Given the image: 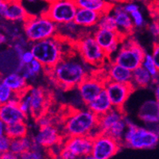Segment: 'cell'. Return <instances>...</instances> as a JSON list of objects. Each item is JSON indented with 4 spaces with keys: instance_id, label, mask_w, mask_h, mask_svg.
Here are the masks:
<instances>
[{
    "instance_id": "7bdbcfd3",
    "label": "cell",
    "mask_w": 159,
    "mask_h": 159,
    "mask_svg": "<svg viewBox=\"0 0 159 159\" xmlns=\"http://www.w3.org/2000/svg\"><path fill=\"white\" fill-rule=\"evenodd\" d=\"M148 30L152 35L155 38H159V22H153L148 26Z\"/></svg>"
},
{
    "instance_id": "ac0fdd59",
    "label": "cell",
    "mask_w": 159,
    "mask_h": 159,
    "mask_svg": "<svg viewBox=\"0 0 159 159\" xmlns=\"http://www.w3.org/2000/svg\"><path fill=\"white\" fill-rule=\"evenodd\" d=\"M107 79L115 82L130 84L132 79V71L122 65L111 61L106 66Z\"/></svg>"
},
{
    "instance_id": "44dd1931",
    "label": "cell",
    "mask_w": 159,
    "mask_h": 159,
    "mask_svg": "<svg viewBox=\"0 0 159 159\" xmlns=\"http://www.w3.org/2000/svg\"><path fill=\"white\" fill-rule=\"evenodd\" d=\"M101 14L91 10L78 8L73 22L84 29L96 27Z\"/></svg>"
},
{
    "instance_id": "6f0895ef",
    "label": "cell",
    "mask_w": 159,
    "mask_h": 159,
    "mask_svg": "<svg viewBox=\"0 0 159 159\" xmlns=\"http://www.w3.org/2000/svg\"><path fill=\"white\" fill-rule=\"evenodd\" d=\"M0 159H3V158H2V157H1V156H0Z\"/></svg>"
},
{
    "instance_id": "3957f363",
    "label": "cell",
    "mask_w": 159,
    "mask_h": 159,
    "mask_svg": "<svg viewBox=\"0 0 159 159\" xmlns=\"http://www.w3.org/2000/svg\"><path fill=\"white\" fill-rule=\"evenodd\" d=\"M66 40L57 35L56 37L34 42L31 45L30 49L34 58L43 65L45 70L53 68L65 57V45Z\"/></svg>"
},
{
    "instance_id": "d6a6232c",
    "label": "cell",
    "mask_w": 159,
    "mask_h": 159,
    "mask_svg": "<svg viewBox=\"0 0 159 159\" xmlns=\"http://www.w3.org/2000/svg\"><path fill=\"white\" fill-rule=\"evenodd\" d=\"M142 66L145 69H147L148 72L152 76L154 80V84L159 79V71L152 57V55L150 53H146L145 57L142 63Z\"/></svg>"
},
{
    "instance_id": "7c38bea8",
    "label": "cell",
    "mask_w": 159,
    "mask_h": 159,
    "mask_svg": "<svg viewBox=\"0 0 159 159\" xmlns=\"http://www.w3.org/2000/svg\"><path fill=\"white\" fill-rule=\"evenodd\" d=\"M105 80L89 74L77 87L79 96L84 104L87 105L104 90Z\"/></svg>"
},
{
    "instance_id": "8992f818",
    "label": "cell",
    "mask_w": 159,
    "mask_h": 159,
    "mask_svg": "<svg viewBox=\"0 0 159 159\" xmlns=\"http://www.w3.org/2000/svg\"><path fill=\"white\" fill-rule=\"evenodd\" d=\"M159 142L157 132L138 127L127 119V128L123 139V145L134 150H150L157 147Z\"/></svg>"
},
{
    "instance_id": "4316f807",
    "label": "cell",
    "mask_w": 159,
    "mask_h": 159,
    "mask_svg": "<svg viewBox=\"0 0 159 159\" xmlns=\"http://www.w3.org/2000/svg\"><path fill=\"white\" fill-rule=\"evenodd\" d=\"M42 72H45V68L39 61L34 59L30 65L22 66L19 72L28 82L34 80Z\"/></svg>"
},
{
    "instance_id": "d590c367",
    "label": "cell",
    "mask_w": 159,
    "mask_h": 159,
    "mask_svg": "<svg viewBox=\"0 0 159 159\" xmlns=\"http://www.w3.org/2000/svg\"><path fill=\"white\" fill-rule=\"evenodd\" d=\"M42 149H31L25 151V153L20 155L21 159H46L45 156L42 153Z\"/></svg>"
},
{
    "instance_id": "8fae6325",
    "label": "cell",
    "mask_w": 159,
    "mask_h": 159,
    "mask_svg": "<svg viewBox=\"0 0 159 159\" xmlns=\"http://www.w3.org/2000/svg\"><path fill=\"white\" fill-rule=\"evenodd\" d=\"M104 90L108 95L113 107L123 109L125 103L134 90V88L131 83H119L106 79L104 82Z\"/></svg>"
},
{
    "instance_id": "7402d4cb",
    "label": "cell",
    "mask_w": 159,
    "mask_h": 159,
    "mask_svg": "<svg viewBox=\"0 0 159 159\" xmlns=\"http://www.w3.org/2000/svg\"><path fill=\"white\" fill-rule=\"evenodd\" d=\"M30 16V13L19 0L9 2L4 18L11 22H24Z\"/></svg>"
},
{
    "instance_id": "4dcf8cb0",
    "label": "cell",
    "mask_w": 159,
    "mask_h": 159,
    "mask_svg": "<svg viewBox=\"0 0 159 159\" xmlns=\"http://www.w3.org/2000/svg\"><path fill=\"white\" fill-rule=\"evenodd\" d=\"M127 128V118L124 117L119 121L115 123L108 130V131L106 134H109L112 138L116 139V140L119 141L120 143L123 142V136L125 134V132ZM123 144V143H122Z\"/></svg>"
},
{
    "instance_id": "2e32d148",
    "label": "cell",
    "mask_w": 159,
    "mask_h": 159,
    "mask_svg": "<svg viewBox=\"0 0 159 159\" xmlns=\"http://www.w3.org/2000/svg\"><path fill=\"white\" fill-rule=\"evenodd\" d=\"M20 97L15 98L11 101L0 105V119L6 125L19 121H25L28 116L23 113L19 107Z\"/></svg>"
},
{
    "instance_id": "f546056e",
    "label": "cell",
    "mask_w": 159,
    "mask_h": 159,
    "mask_svg": "<svg viewBox=\"0 0 159 159\" xmlns=\"http://www.w3.org/2000/svg\"><path fill=\"white\" fill-rule=\"evenodd\" d=\"M33 143V138L28 137V135L20 139H11L10 151L19 156L22 155L25 151L31 150Z\"/></svg>"
},
{
    "instance_id": "816d5d0a",
    "label": "cell",
    "mask_w": 159,
    "mask_h": 159,
    "mask_svg": "<svg viewBox=\"0 0 159 159\" xmlns=\"http://www.w3.org/2000/svg\"><path fill=\"white\" fill-rule=\"evenodd\" d=\"M6 42H7V37H6V35L0 34V46L3 43H5Z\"/></svg>"
},
{
    "instance_id": "6da1fadb",
    "label": "cell",
    "mask_w": 159,
    "mask_h": 159,
    "mask_svg": "<svg viewBox=\"0 0 159 159\" xmlns=\"http://www.w3.org/2000/svg\"><path fill=\"white\" fill-rule=\"evenodd\" d=\"M87 64L74 54L65 57L54 67L45 70L49 80L64 90L77 89L89 75Z\"/></svg>"
},
{
    "instance_id": "1f68e13d",
    "label": "cell",
    "mask_w": 159,
    "mask_h": 159,
    "mask_svg": "<svg viewBox=\"0 0 159 159\" xmlns=\"http://www.w3.org/2000/svg\"><path fill=\"white\" fill-rule=\"evenodd\" d=\"M96 27L110 30H117L116 19L111 11L101 15Z\"/></svg>"
},
{
    "instance_id": "30bf717a",
    "label": "cell",
    "mask_w": 159,
    "mask_h": 159,
    "mask_svg": "<svg viewBox=\"0 0 159 159\" xmlns=\"http://www.w3.org/2000/svg\"><path fill=\"white\" fill-rule=\"evenodd\" d=\"M92 35L110 59L111 56L117 52L122 42L126 38L117 30H110L97 27Z\"/></svg>"
},
{
    "instance_id": "681fc988",
    "label": "cell",
    "mask_w": 159,
    "mask_h": 159,
    "mask_svg": "<svg viewBox=\"0 0 159 159\" xmlns=\"http://www.w3.org/2000/svg\"><path fill=\"white\" fill-rule=\"evenodd\" d=\"M107 2H110L112 5H116V4H122L123 2H127L128 0H107Z\"/></svg>"
},
{
    "instance_id": "603a6c76",
    "label": "cell",
    "mask_w": 159,
    "mask_h": 159,
    "mask_svg": "<svg viewBox=\"0 0 159 159\" xmlns=\"http://www.w3.org/2000/svg\"><path fill=\"white\" fill-rule=\"evenodd\" d=\"M124 117L125 114L123 109L113 107L106 114L99 116L98 121V128L101 133H107L115 123Z\"/></svg>"
},
{
    "instance_id": "484cf974",
    "label": "cell",
    "mask_w": 159,
    "mask_h": 159,
    "mask_svg": "<svg viewBox=\"0 0 159 159\" xmlns=\"http://www.w3.org/2000/svg\"><path fill=\"white\" fill-rule=\"evenodd\" d=\"M153 84H154V80L152 76L142 65L132 71L131 84L134 86V89L147 88Z\"/></svg>"
},
{
    "instance_id": "d6986e66",
    "label": "cell",
    "mask_w": 159,
    "mask_h": 159,
    "mask_svg": "<svg viewBox=\"0 0 159 159\" xmlns=\"http://www.w3.org/2000/svg\"><path fill=\"white\" fill-rule=\"evenodd\" d=\"M2 81L19 96L28 92L30 88L29 82L19 72H13L8 73L4 77H2Z\"/></svg>"
},
{
    "instance_id": "7dc6e473",
    "label": "cell",
    "mask_w": 159,
    "mask_h": 159,
    "mask_svg": "<svg viewBox=\"0 0 159 159\" xmlns=\"http://www.w3.org/2000/svg\"><path fill=\"white\" fill-rule=\"evenodd\" d=\"M6 127H7V125L0 119V137L6 134Z\"/></svg>"
},
{
    "instance_id": "ba28073f",
    "label": "cell",
    "mask_w": 159,
    "mask_h": 159,
    "mask_svg": "<svg viewBox=\"0 0 159 159\" xmlns=\"http://www.w3.org/2000/svg\"><path fill=\"white\" fill-rule=\"evenodd\" d=\"M77 9L74 0H51L42 14L57 25H62L74 21Z\"/></svg>"
},
{
    "instance_id": "83f0119b",
    "label": "cell",
    "mask_w": 159,
    "mask_h": 159,
    "mask_svg": "<svg viewBox=\"0 0 159 159\" xmlns=\"http://www.w3.org/2000/svg\"><path fill=\"white\" fill-rule=\"evenodd\" d=\"M81 29H84V28L76 25L74 22L62 24V25H58L57 36L61 37L65 39H67L70 42H72V37L77 35L80 38L84 34H82Z\"/></svg>"
},
{
    "instance_id": "836d02e7",
    "label": "cell",
    "mask_w": 159,
    "mask_h": 159,
    "mask_svg": "<svg viewBox=\"0 0 159 159\" xmlns=\"http://www.w3.org/2000/svg\"><path fill=\"white\" fill-rule=\"evenodd\" d=\"M18 97L20 96L13 92L3 82L0 81V105L8 103Z\"/></svg>"
},
{
    "instance_id": "9c48e42d",
    "label": "cell",
    "mask_w": 159,
    "mask_h": 159,
    "mask_svg": "<svg viewBox=\"0 0 159 159\" xmlns=\"http://www.w3.org/2000/svg\"><path fill=\"white\" fill-rule=\"evenodd\" d=\"M122 143L106 133H99L93 138L91 154L96 159H111L120 150Z\"/></svg>"
},
{
    "instance_id": "bcb514c9",
    "label": "cell",
    "mask_w": 159,
    "mask_h": 159,
    "mask_svg": "<svg viewBox=\"0 0 159 159\" xmlns=\"http://www.w3.org/2000/svg\"><path fill=\"white\" fill-rule=\"evenodd\" d=\"M1 157L3 159H21L20 158V156L18 155V154H15L14 153L11 151H8L5 154H1Z\"/></svg>"
},
{
    "instance_id": "db71d44e",
    "label": "cell",
    "mask_w": 159,
    "mask_h": 159,
    "mask_svg": "<svg viewBox=\"0 0 159 159\" xmlns=\"http://www.w3.org/2000/svg\"><path fill=\"white\" fill-rule=\"evenodd\" d=\"M8 2H14V1H19V0H7Z\"/></svg>"
},
{
    "instance_id": "4fadbf2b",
    "label": "cell",
    "mask_w": 159,
    "mask_h": 159,
    "mask_svg": "<svg viewBox=\"0 0 159 159\" xmlns=\"http://www.w3.org/2000/svg\"><path fill=\"white\" fill-rule=\"evenodd\" d=\"M61 133L52 124L39 127L33 140L42 148L49 149L63 142Z\"/></svg>"
},
{
    "instance_id": "60d3db41",
    "label": "cell",
    "mask_w": 159,
    "mask_h": 159,
    "mask_svg": "<svg viewBox=\"0 0 159 159\" xmlns=\"http://www.w3.org/2000/svg\"><path fill=\"white\" fill-rule=\"evenodd\" d=\"M59 159H77L78 157L72 153L71 150L66 148L63 146L60 152L59 155H58Z\"/></svg>"
},
{
    "instance_id": "680465c9",
    "label": "cell",
    "mask_w": 159,
    "mask_h": 159,
    "mask_svg": "<svg viewBox=\"0 0 159 159\" xmlns=\"http://www.w3.org/2000/svg\"><path fill=\"white\" fill-rule=\"evenodd\" d=\"M157 133H158V134H159V130H158V132H157Z\"/></svg>"
},
{
    "instance_id": "74e56055",
    "label": "cell",
    "mask_w": 159,
    "mask_h": 159,
    "mask_svg": "<svg viewBox=\"0 0 159 159\" xmlns=\"http://www.w3.org/2000/svg\"><path fill=\"white\" fill-rule=\"evenodd\" d=\"M34 59V56L33 54V52L31 51V49H25V50L22 52V55L19 57L21 67L25 66V65H30ZM20 70H21V69H20Z\"/></svg>"
},
{
    "instance_id": "d4e9b609",
    "label": "cell",
    "mask_w": 159,
    "mask_h": 159,
    "mask_svg": "<svg viewBox=\"0 0 159 159\" xmlns=\"http://www.w3.org/2000/svg\"><path fill=\"white\" fill-rule=\"evenodd\" d=\"M78 8L94 11L99 14L110 12L113 6L107 0H74Z\"/></svg>"
},
{
    "instance_id": "11a10c76",
    "label": "cell",
    "mask_w": 159,
    "mask_h": 159,
    "mask_svg": "<svg viewBox=\"0 0 159 159\" xmlns=\"http://www.w3.org/2000/svg\"><path fill=\"white\" fill-rule=\"evenodd\" d=\"M2 74L0 73V81H2Z\"/></svg>"
},
{
    "instance_id": "f35d334b",
    "label": "cell",
    "mask_w": 159,
    "mask_h": 159,
    "mask_svg": "<svg viewBox=\"0 0 159 159\" xmlns=\"http://www.w3.org/2000/svg\"><path fill=\"white\" fill-rule=\"evenodd\" d=\"M11 139L7 134L0 137V155L10 151Z\"/></svg>"
},
{
    "instance_id": "ab89813d",
    "label": "cell",
    "mask_w": 159,
    "mask_h": 159,
    "mask_svg": "<svg viewBox=\"0 0 159 159\" xmlns=\"http://www.w3.org/2000/svg\"><path fill=\"white\" fill-rule=\"evenodd\" d=\"M122 6H123V10L130 15L131 13L139 10V6L134 2V0H128L127 2L122 3Z\"/></svg>"
},
{
    "instance_id": "9a60e30c",
    "label": "cell",
    "mask_w": 159,
    "mask_h": 159,
    "mask_svg": "<svg viewBox=\"0 0 159 159\" xmlns=\"http://www.w3.org/2000/svg\"><path fill=\"white\" fill-rule=\"evenodd\" d=\"M93 139L89 135L72 136L64 138L63 146L73 153L77 157L92 153Z\"/></svg>"
},
{
    "instance_id": "e575fe53",
    "label": "cell",
    "mask_w": 159,
    "mask_h": 159,
    "mask_svg": "<svg viewBox=\"0 0 159 159\" xmlns=\"http://www.w3.org/2000/svg\"><path fill=\"white\" fill-rule=\"evenodd\" d=\"M19 107L22 111L25 113L26 116H29L30 115V96L29 92H26L20 96Z\"/></svg>"
},
{
    "instance_id": "ffe728a7",
    "label": "cell",
    "mask_w": 159,
    "mask_h": 159,
    "mask_svg": "<svg viewBox=\"0 0 159 159\" xmlns=\"http://www.w3.org/2000/svg\"><path fill=\"white\" fill-rule=\"evenodd\" d=\"M139 118L146 124H157L159 123V102L157 99L145 102L139 110Z\"/></svg>"
},
{
    "instance_id": "5b68a950",
    "label": "cell",
    "mask_w": 159,
    "mask_h": 159,
    "mask_svg": "<svg viewBox=\"0 0 159 159\" xmlns=\"http://www.w3.org/2000/svg\"><path fill=\"white\" fill-rule=\"evenodd\" d=\"M73 47L78 56L91 67H102L106 65L107 60H110L93 35L84 34L73 42Z\"/></svg>"
},
{
    "instance_id": "5bb4252c",
    "label": "cell",
    "mask_w": 159,
    "mask_h": 159,
    "mask_svg": "<svg viewBox=\"0 0 159 159\" xmlns=\"http://www.w3.org/2000/svg\"><path fill=\"white\" fill-rule=\"evenodd\" d=\"M28 92L30 96L31 109L30 116L38 119L45 115L49 105V96L41 87H30Z\"/></svg>"
},
{
    "instance_id": "e0dca14e",
    "label": "cell",
    "mask_w": 159,
    "mask_h": 159,
    "mask_svg": "<svg viewBox=\"0 0 159 159\" xmlns=\"http://www.w3.org/2000/svg\"><path fill=\"white\" fill-rule=\"evenodd\" d=\"M111 12L116 19L117 30L124 38L130 37L135 29L130 14L123 10L122 4H116L113 6Z\"/></svg>"
},
{
    "instance_id": "f1b7e54d",
    "label": "cell",
    "mask_w": 159,
    "mask_h": 159,
    "mask_svg": "<svg viewBox=\"0 0 159 159\" xmlns=\"http://www.w3.org/2000/svg\"><path fill=\"white\" fill-rule=\"evenodd\" d=\"M28 125L25 121H19L7 125L6 134L11 139H20L28 135Z\"/></svg>"
},
{
    "instance_id": "7a4b0ae2",
    "label": "cell",
    "mask_w": 159,
    "mask_h": 159,
    "mask_svg": "<svg viewBox=\"0 0 159 159\" xmlns=\"http://www.w3.org/2000/svg\"><path fill=\"white\" fill-rule=\"evenodd\" d=\"M99 117L92 111L73 110L65 118L62 134L64 138L89 135L92 139L101 133L98 128Z\"/></svg>"
},
{
    "instance_id": "f907efd6",
    "label": "cell",
    "mask_w": 159,
    "mask_h": 159,
    "mask_svg": "<svg viewBox=\"0 0 159 159\" xmlns=\"http://www.w3.org/2000/svg\"><path fill=\"white\" fill-rule=\"evenodd\" d=\"M77 159H96L94 156L92 155V154H87V155H84V156H82V157H78Z\"/></svg>"
},
{
    "instance_id": "277c9868",
    "label": "cell",
    "mask_w": 159,
    "mask_h": 159,
    "mask_svg": "<svg viewBox=\"0 0 159 159\" xmlns=\"http://www.w3.org/2000/svg\"><path fill=\"white\" fill-rule=\"evenodd\" d=\"M25 38L31 43L49 39L57 35L58 25L44 14L30 15L23 22Z\"/></svg>"
},
{
    "instance_id": "f6af8a7d",
    "label": "cell",
    "mask_w": 159,
    "mask_h": 159,
    "mask_svg": "<svg viewBox=\"0 0 159 159\" xmlns=\"http://www.w3.org/2000/svg\"><path fill=\"white\" fill-rule=\"evenodd\" d=\"M9 2L7 0H0V17L4 18L5 13L7 10Z\"/></svg>"
},
{
    "instance_id": "8d00e7d4",
    "label": "cell",
    "mask_w": 159,
    "mask_h": 159,
    "mask_svg": "<svg viewBox=\"0 0 159 159\" xmlns=\"http://www.w3.org/2000/svg\"><path fill=\"white\" fill-rule=\"evenodd\" d=\"M132 22L134 25V28L136 29H141L145 25V18L143 17V13L140 11V10L134 11V12L130 14Z\"/></svg>"
},
{
    "instance_id": "c3c4849f",
    "label": "cell",
    "mask_w": 159,
    "mask_h": 159,
    "mask_svg": "<svg viewBox=\"0 0 159 159\" xmlns=\"http://www.w3.org/2000/svg\"><path fill=\"white\" fill-rule=\"evenodd\" d=\"M154 85H155V91L154 92H155L156 99L159 102V79L155 82Z\"/></svg>"
},
{
    "instance_id": "f5cc1de1",
    "label": "cell",
    "mask_w": 159,
    "mask_h": 159,
    "mask_svg": "<svg viewBox=\"0 0 159 159\" xmlns=\"http://www.w3.org/2000/svg\"><path fill=\"white\" fill-rule=\"evenodd\" d=\"M134 1H139V2H145V3H149V2H153L154 0H134Z\"/></svg>"
},
{
    "instance_id": "9f6ffc18",
    "label": "cell",
    "mask_w": 159,
    "mask_h": 159,
    "mask_svg": "<svg viewBox=\"0 0 159 159\" xmlns=\"http://www.w3.org/2000/svg\"><path fill=\"white\" fill-rule=\"evenodd\" d=\"M45 1H46V2H50V1H51V0H45Z\"/></svg>"
},
{
    "instance_id": "b9f144b4",
    "label": "cell",
    "mask_w": 159,
    "mask_h": 159,
    "mask_svg": "<svg viewBox=\"0 0 159 159\" xmlns=\"http://www.w3.org/2000/svg\"><path fill=\"white\" fill-rule=\"evenodd\" d=\"M151 55L159 71V42H154V45H153V49H152Z\"/></svg>"
},
{
    "instance_id": "cb8c5ba5",
    "label": "cell",
    "mask_w": 159,
    "mask_h": 159,
    "mask_svg": "<svg viewBox=\"0 0 159 159\" xmlns=\"http://www.w3.org/2000/svg\"><path fill=\"white\" fill-rule=\"evenodd\" d=\"M88 108L92 111L94 114H96L98 117L106 114L107 111L113 108L112 103L111 102L109 96L106 91L103 92L92 100V102L86 105Z\"/></svg>"
},
{
    "instance_id": "52a82bcc",
    "label": "cell",
    "mask_w": 159,
    "mask_h": 159,
    "mask_svg": "<svg viewBox=\"0 0 159 159\" xmlns=\"http://www.w3.org/2000/svg\"><path fill=\"white\" fill-rule=\"evenodd\" d=\"M146 53L139 42L127 37L123 39L119 50L111 61L133 71L141 66Z\"/></svg>"
},
{
    "instance_id": "ee69618b",
    "label": "cell",
    "mask_w": 159,
    "mask_h": 159,
    "mask_svg": "<svg viewBox=\"0 0 159 159\" xmlns=\"http://www.w3.org/2000/svg\"><path fill=\"white\" fill-rule=\"evenodd\" d=\"M36 120L37 123H38V126L39 127H45V126H49V125L52 124V119L47 116H45V115L38 118Z\"/></svg>"
}]
</instances>
